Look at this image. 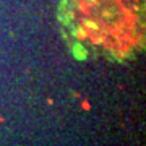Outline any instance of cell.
<instances>
[{
  "mask_svg": "<svg viewBox=\"0 0 146 146\" xmlns=\"http://www.w3.org/2000/svg\"><path fill=\"white\" fill-rule=\"evenodd\" d=\"M143 0H70V29L76 44L125 54L140 41Z\"/></svg>",
  "mask_w": 146,
  "mask_h": 146,
  "instance_id": "obj_1",
  "label": "cell"
}]
</instances>
